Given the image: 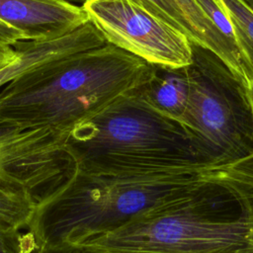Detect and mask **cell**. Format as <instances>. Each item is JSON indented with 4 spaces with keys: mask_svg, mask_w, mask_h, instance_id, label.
<instances>
[{
    "mask_svg": "<svg viewBox=\"0 0 253 253\" xmlns=\"http://www.w3.org/2000/svg\"><path fill=\"white\" fill-rule=\"evenodd\" d=\"M120 227L74 248L81 253H253L248 189L210 177Z\"/></svg>",
    "mask_w": 253,
    "mask_h": 253,
    "instance_id": "6da1fadb",
    "label": "cell"
},
{
    "mask_svg": "<svg viewBox=\"0 0 253 253\" xmlns=\"http://www.w3.org/2000/svg\"><path fill=\"white\" fill-rule=\"evenodd\" d=\"M154 65L114 44L76 52L0 89V119L24 129L69 133L146 82Z\"/></svg>",
    "mask_w": 253,
    "mask_h": 253,
    "instance_id": "7a4b0ae2",
    "label": "cell"
},
{
    "mask_svg": "<svg viewBox=\"0 0 253 253\" xmlns=\"http://www.w3.org/2000/svg\"><path fill=\"white\" fill-rule=\"evenodd\" d=\"M208 170L93 174L76 169L35 208L27 227L35 253L67 252L112 231L159 202L204 183Z\"/></svg>",
    "mask_w": 253,
    "mask_h": 253,
    "instance_id": "3957f363",
    "label": "cell"
},
{
    "mask_svg": "<svg viewBox=\"0 0 253 253\" xmlns=\"http://www.w3.org/2000/svg\"><path fill=\"white\" fill-rule=\"evenodd\" d=\"M66 149L77 170L93 174L211 169L181 122L158 113L132 91L74 126Z\"/></svg>",
    "mask_w": 253,
    "mask_h": 253,
    "instance_id": "277c9868",
    "label": "cell"
},
{
    "mask_svg": "<svg viewBox=\"0 0 253 253\" xmlns=\"http://www.w3.org/2000/svg\"><path fill=\"white\" fill-rule=\"evenodd\" d=\"M189 98L181 123L203 162L212 168L253 155V106L248 89L211 49L192 42Z\"/></svg>",
    "mask_w": 253,
    "mask_h": 253,
    "instance_id": "5b68a950",
    "label": "cell"
},
{
    "mask_svg": "<svg viewBox=\"0 0 253 253\" xmlns=\"http://www.w3.org/2000/svg\"><path fill=\"white\" fill-rule=\"evenodd\" d=\"M82 8L108 43L153 65L192 62L190 39L140 0H86Z\"/></svg>",
    "mask_w": 253,
    "mask_h": 253,
    "instance_id": "8992f818",
    "label": "cell"
},
{
    "mask_svg": "<svg viewBox=\"0 0 253 253\" xmlns=\"http://www.w3.org/2000/svg\"><path fill=\"white\" fill-rule=\"evenodd\" d=\"M69 133L24 129L0 119V185L42 202L75 173L66 149Z\"/></svg>",
    "mask_w": 253,
    "mask_h": 253,
    "instance_id": "52a82bcc",
    "label": "cell"
},
{
    "mask_svg": "<svg viewBox=\"0 0 253 253\" xmlns=\"http://www.w3.org/2000/svg\"><path fill=\"white\" fill-rule=\"evenodd\" d=\"M0 21L25 41L63 37L89 20L82 6L60 0H0Z\"/></svg>",
    "mask_w": 253,
    "mask_h": 253,
    "instance_id": "ba28073f",
    "label": "cell"
},
{
    "mask_svg": "<svg viewBox=\"0 0 253 253\" xmlns=\"http://www.w3.org/2000/svg\"><path fill=\"white\" fill-rule=\"evenodd\" d=\"M107 42L101 32L90 22L60 38L46 41H22L14 47L18 57L0 69V89L20 76L55 59L96 48Z\"/></svg>",
    "mask_w": 253,
    "mask_h": 253,
    "instance_id": "9c48e42d",
    "label": "cell"
},
{
    "mask_svg": "<svg viewBox=\"0 0 253 253\" xmlns=\"http://www.w3.org/2000/svg\"><path fill=\"white\" fill-rule=\"evenodd\" d=\"M132 93L158 113L181 122L189 98L187 66L154 65L150 78Z\"/></svg>",
    "mask_w": 253,
    "mask_h": 253,
    "instance_id": "30bf717a",
    "label": "cell"
},
{
    "mask_svg": "<svg viewBox=\"0 0 253 253\" xmlns=\"http://www.w3.org/2000/svg\"><path fill=\"white\" fill-rule=\"evenodd\" d=\"M174 2L186 19L191 42L217 54L228 65L234 75L248 89H251L238 47L218 31L195 0H174Z\"/></svg>",
    "mask_w": 253,
    "mask_h": 253,
    "instance_id": "8fae6325",
    "label": "cell"
},
{
    "mask_svg": "<svg viewBox=\"0 0 253 253\" xmlns=\"http://www.w3.org/2000/svg\"><path fill=\"white\" fill-rule=\"evenodd\" d=\"M230 20L243 67L253 88V13L241 0H220Z\"/></svg>",
    "mask_w": 253,
    "mask_h": 253,
    "instance_id": "7c38bea8",
    "label": "cell"
},
{
    "mask_svg": "<svg viewBox=\"0 0 253 253\" xmlns=\"http://www.w3.org/2000/svg\"><path fill=\"white\" fill-rule=\"evenodd\" d=\"M37 203L27 194L0 185V219L19 229L27 228Z\"/></svg>",
    "mask_w": 253,
    "mask_h": 253,
    "instance_id": "4fadbf2b",
    "label": "cell"
},
{
    "mask_svg": "<svg viewBox=\"0 0 253 253\" xmlns=\"http://www.w3.org/2000/svg\"><path fill=\"white\" fill-rule=\"evenodd\" d=\"M213 179L226 181L238 186L253 189V155L210 171Z\"/></svg>",
    "mask_w": 253,
    "mask_h": 253,
    "instance_id": "5bb4252c",
    "label": "cell"
},
{
    "mask_svg": "<svg viewBox=\"0 0 253 253\" xmlns=\"http://www.w3.org/2000/svg\"><path fill=\"white\" fill-rule=\"evenodd\" d=\"M0 219V253H34L35 245L26 232Z\"/></svg>",
    "mask_w": 253,
    "mask_h": 253,
    "instance_id": "9a60e30c",
    "label": "cell"
},
{
    "mask_svg": "<svg viewBox=\"0 0 253 253\" xmlns=\"http://www.w3.org/2000/svg\"><path fill=\"white\" fill-rule=\"evenodd\" d=\"M159 17L183 32L190 39V30L186 19L174 0H140ZM191 41V40H190Z\"/></svg>",
    "mask_w": 253,
    "mask_h": 253,
    "instance_id": "2e32d148",
    "label": "cell"
},
{
    "mask_svg": "<svg viewBox=\"0 0 253 253\" xmlns=\"http://www.w3.org/2000/svg\"><path fill=\"white\" fill-rule=\"evenodd\" d=\"M22 41L25 40L18 31L0 21V47H14Z\"/></svg>",
    "mask_w": 253,
    "mask_h": 253,
    "instance_id": "e0dca14e",
    "label": "cell"
},
{
    "mask_svg": "<svg viewBox=\"0 0 253 253\" xmlns=\"http://www.w3.org/2000/svg\"><path fill=\"white\" fill-rule=\"evenodd\" d=\"M18 57L15 47H0V69L12 63Z\"/></svg>",
    "mask_w": 253,
    "mask_h": 253,
    "instance_id": "ac0fdd59",
    "label": "cell"
},
{
    "mask_svg": "<svg viewBox=\"0 0 253 253\" xmlns=\"http://www.w3.org/2000/svg\"><path fill=\"white\" fill-rule=\"evenodd\" d=\"M60 1H64V2H67V3H70V4L82 6L83 3H84L86 0H60Z\"/></svg>",
    "mask_w": 253,
    "mask_h": 253,
    "instance_id": "d6986e66",
    "label": "cell"
},
{
    "mask_svg": "<svg viewBox=\"0 0 253 253\" xmlns=\"http://www.w3.org/2000/svg\"><path fill=\"white\" fill-rule=\"evenodd\" d=\"M253 13V0H241Z\"/></svg>",
    "mask_w": 253,
    "mask_h": 253,
    "instance_id": "ffe728a7",
    "label": "cell"
},
{
    "mask_svg": "<svg viewBox=\"0 0 253 253\" xmlns=\"http://www.w3.org/2000/svg\"><path fill=\"white\" fill-rule=\"evenodd\" d=\"M35 253V252H34ZM63 253H81L80 251H78L77 249H72L70 251H67V252H63Z\"/></svg>",
    "mask_w": 253,
    "mask_h": 253,
    "instance_id": "44dd1931",
    "label": "cell"
},
{
    "mask_svg": "<svg viewBox=\"0 0 253 253\" xmlns=\"http://www.w3.org/2000/svg\"><path fill=\"white\" fill-rule=\"evenodd\" d=\"M250 94H251V101H252V106H253V88L250 89Z\"/></svg>",
    "mask_w": 253,
    "mask_h": 253,
    "instance_id": "7402d4cb",
    "label": "cell"
},
{
    "mask_svg": "<svg viewBox=\"0 0 253 253\" xmlns=\"http://www.w3.org/2000/svg\"><path fill=\"white\" fill-rule=\"evenodd\" d=\"M247 189V188H246ZM249 190V192H250V194H251V196H252V198H253V189H248Z\"/></svg>",
    "mask_w": 253,
    "mask_h": 253,
    "instance_id": "603a6c76",
    "label": "cell"
}]
</instances>
